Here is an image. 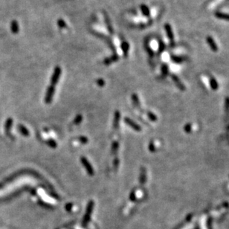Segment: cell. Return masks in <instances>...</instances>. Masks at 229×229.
<instances>
[{
    "instance_id": "1",
    "label": "cell",
    "mask_w": 229,
    "mask_h": 229,
    "mask_svg": "<svg viewBox=\"0 0 229 229\" xmlns=\"http://www.w3.org/2000/svg\"><path fill=\"white\" fill-rule=\"evenodd\" d=\"M61 68L59 67V66H57L55 69V70H54L53 74H52L51 78V86L55 87L57 83H58L59 78H60V75H61Z\"/></svg>"
},
{
    "instance_id": "2",
    "label": "cell",
    "mask_w": 229,
    "mask_h": 229,
    "mask_svg": "<svg viewBox=\"0 0 229 229\" xmlns=\"http://www.w3.org/2000/svg\"><path fill=\"white\" fill-rule=\"evenodd\" d=\"M164 29H165L166 31V34L168 36V39L170 40V46L173 47L175 45V42H174V34H173V30H172V28H171V25H170L169 23H166L164 25Z\"/></svg>"
},
{
    "instance_id": "3",
    "label": "cell",
    "mask_w": 229,
    "mask_h": 229,
    "mask_svg": "<svg viewBox=\"0 0 229 229\" xmlns=\"http://www.w3.org/2000/svg\"><path fill=\"white\" fill-rule=\"evenodd\" d=\"M80 162L81 164H82V165L85 168V169H86V170H87V173H88L89 176H93L94 175V170H93V168H92V164H90L88 160H87V159L86 158V157L84 156H82L80 158Z\"/></svg>"
},
{
    "instance_id": "4",
    "label": "cell",
    "mask_w": 229,
    "mask_h": 229,
    "mask_svg": "<svg viewBox=\"0 0 229 229\" xmlns=\"http://www.w3.org/2000/svg\"><path fill=\"white\" fill-rule=\"evenodd\" d=\"M55 87L53 86H50L48 87L47 90H46V93L45 95V102L47 104H50L53 99V96L55 95Z\"/></svg>"
},
{
    "instance_id": "5",
    "label": "cell",
    "mask_w": 229,
    "mask_h": 229,
    "mask_svg": "<svg viewBox=\"0 0 229 229\" xmlns=\"http://www.w3.org/2000/svg\"><path fill=\"white\" fill-rule=\"evenodd\" d=\"M124 122H125L126 123H127V125L129 126V127H131V128H132L134 130L136 131H141V127H140L138 124H137V123H136V122L134 121H132V119H130L129 118H124Z\"/></svg>"
},
{
    "instance_id": "6",
    "label": "cell",
    "mask_w": 229,
    "mask_h": 229,
    "mask_svg": "<svg viewBox=\"0 0 229 229\" xmlns=\"http://www.w3.org/2000/svg\"><path fill=\"white\" fill-rule=\"evenodd\" d=\"M206 41H207V43H208V45L209 46V47L211 48V49L212 51H214V52H217V51H218V46H217V43H216V42L214 41L213 37H211V36H208V37H206Z\"/></svg>"
},
{
    "instance_id": "7",
    "label": "cell",
    "mask_w": 229,
    "mask_h": 229,
    "mask_svg": "<svg viewBox=\"0 0 229 229\" xmlns=\"http://www.w3.org/2000/svg\"><path fill=\"white\" fill-rule=\"evenodd\" d=\"M121 119V113L119 111H115L114 114V121H113V126L114 128L116 129L118 128L119 126V122H120Z\"/></svg>"
},
{
    "instance_id": "8",
    "label": "cell",
    "mask_w": 229,
    "mask_h": 229,
    "mask_svg": "<svg viewBox=\"0 0 229 229\" xmlns=\"http://www.w3.org/2000/svg\"><path fill=\"white\" fill-rule=\"evenodd\" d=\"M11 31L14 34H16L19 33L20 27H19V24H18L17 21H16V20H13L11 22Z\"/></svg>"
},
{
    "instance_id": "9",
    "label": "cell",
    "mask_w": 229,
    "mask_h": 229,
    "mask_svg": "<svg viewBox=\"0 0 229 229\" xmlns=\"http://www.w3.org/2000/svg\"><path fill=\"white\" fill-rule=\"evenodd\" d=\"M214 15H215L216 17L219 19V20H223L229 22V14L222 12H216Z\"/></svg>"
},
{
    "instance_id": "10",
    "label": "cell",
    "mask_w": 229,
    "mask_h": 229,
    "mask_svg": "<svg viewBox=\"0 0 229 229\" xmlns=\"http://www.w3.org/2000/svg\"><path fill=\"white\" fill-rule=\"evenodd\" d=\"M18 129H19V131H20V133H21L22 136H25V137L29 136V131H28V129L25 127V126L22 125V124L18 125Z\"/></svg>"
},
{
    "instance_id": "11",
    "label": "cell",
    "mask_w": 229,
    "mask_h": 229,
    "mask_svg": "<svg viewBox=\"0 0 229 229\" xmlns=\"http://www.w3.org/2000/svg\"><path fill=\"white\" fill-rule=\"evenodd\" d=\"M141 11L142 12V14L145 16H150V11L149 7L146 5H141Z\"/></svg>"
},
{
    "instance_id": "12",
    "label": "cell",
    "mask_w": 229,
    "mask_h": 229,
    "mask_svg": "<svg viewBox=\"0 0 229 229\" xmlns=\"http://www.w3.org/2000/svg\"><path fill=\"white\" fill-rule=\"evenodd\" d=\"M170 58L174 63H181L185 60V57H183L176 56V55H171Z\"/></svg>"
},
{
    "instance_id": "13",
    "label": "cell",
    "mask_w": 229,
    "mask_h": 229,
    "mask_svg": "<svg viewBox=\"0 0 229 229\" xmlns=\"http://www.w3.org/2000/svg\"><path fill=\"white\" fill-rule=\"evenodd\" d=\"M129 48V46L128 42H122V43H121V49H122V51H123V54H124V55H126V56H127V53H128Z\"/></svg>"
},
{
    "instance_id": "14",
    "label": "cell",
    "mask_w": 229,
    "mask_h": 229,
    "mask_svg": "<svg viewBox=\"0 0 229 229\" xmlns=\"http://www.w3.org/2000/svg\"><path fill=\"white\" fill-rule=\"evenodd\" d=\"M118 148H119V144H118V141H114L112 143L111 147V151L112 153V154H115L118 152Z\"/></svg>"
},
{
    "instance_id": "15",
    "label": "cell",
    "mask_w": 229,
    "mask_h": 229,
    "mask_svg": "<svg viewBox=\"0 0 229 229\" xmlns=\"http://www.w3.org/2000/svg\"><path fill=\"white\" fill-rule=\"evenodd\" d=\"M13 124V119L12 118H8L7 121H6L5 123V130L7 132V133H9L10 132V129H11V127H12Z\"/></svg>"
},
{
    "instance_id": "16",
    "label": "cell",
    "mask_w": 229,
    "mask_h": 229,
    "mask_svg": "<svg viewBox=\"0 0 229 229\" xmlns=\"http://www.w3.org/2000/svg\"><path fill=\"white\" fill-rule=\"evenodd\" d=\"M140 183L141 185L145 183V181H146V173H145V170L144 168H142L141 171V176H140Z\"/></svg>"
},
{
    "instance_id": "17",
    "label": "cell",
    "mask_w": 229,
    "mask_h": 229,
    "mask_svg": "<svg viewBox=\"0 0 229 229\" xmlns=\"http://www.w3.org/2000/svg\"><path fill=\"white\" fill-rule=\"evenodd\" d=\"M82 120H83V117H82V115H81V114H78V115L74 118V121H73V123H74V125H78V124H80V123L82 122Z\"/></svg>"
},
{
    "instance_id": "18",
    "label": "cell",
    "mask_w": 229,
    "mask_h": 229,
    "mask_svg": "<svg viewBox=\"0 0 229 229\" xmlns=\"http://www.w3.org/2000/svg\"><path fill=\"white\" fill-rule=\"evenodd\" d=\"M47 144L48 146H49L51 148H56L57 147V144L56 141L53 139H49L48 141H47Z\"/></svg>"
},
{
    "instance_id": "19",
    "label": "cell",
    "mask_w": 229,
    "mask_h": 229,
    "mask_svg": "<svg viewBox=\"0 0 229 229\" xmlns=\"http://www.w3.org/2000/svg\"><path fill=\"white\" fill-rule=\"evenodd\" d=\"M165 49V45H164V42L162 40H159V54L162 53L163 51Z\"/></svg>"
},
{
    "instance_id": "20",
    "label": "cell",
    "mask_w": 229,
    "mask_h": 229,
    "mask_svg": "<svg viewBox=\"0 0 229 229\" xmlns=\"http://www.w3.org/2000/svg\"><path fill=\"white\" fill-rule=\"evenodd\" d=\"M132 101H133V103H134L135 105H136V106H139V100H138V97L137 95L133 94V95H132Z\"/></svg>"
},
{
    "instance_id": "21",
    "label": "cell",
    "mask_w": 229,
    "mask_h": 229,
    "mask_svg": "<svg viewBox=\"0 0 229 229\" xmlns=\"http://www.w3.org/2000/svg\"><path fill=\"white\" fill-rule=\"evenodd\" d=\"M78 141H79L81 144H85L88 143L89 140H88V138L86 137V136H80V137L78 138Z\"/></svg>"
},
{
    "instance_id": "22",
    "label": "cell",
    "mask_w": 229,
    "mask_h": 229,
    "mask_svg": "<svg viewBox=\"0 0 229 229\" xmlns=\"http://www.w3.org/2000/svg\"><path fill=\"white\" fill-rule=\"evenodd\" d=\"M57 25H58V26L61 28H64L66 27V23L64 22V20H61V19L58 20V21H57Z\"/></svg>"
},
{
    "instance_id": "23",
    "label": "cell",
    "mask_w": 229,
    "mask_h": 229,
    "mask_svg": "<svg viewBox=\"0 0 229 229\" xmlns=\"http://www.w3.org/2000/svg\"><path fill=\"white\" fill-rule=\"evenodd\" d=\"M162 72L164 74H167L168 73V66L165 64L162 65Z\"/></svg>"
},
{
    "instance_id": "24",
    "label": "cell",
    "mask_w": 229,
    "mask_h": 229,
    "mask_svg": "<svg viewBox=\"0 0 229 229\" xmlns=\"http://www.w3.org/2000/svg\"><path fill=\"white\" fill-rule=\"evenodd\" d=\"M118 164H119V159H118V158H116V159H114V161H113V165H114V168H115V169L118 168Z\"/></svg>"
},
{
    "instance_id": "25",
    "label": "cell",
    "mask_w": 229,
    "mask_h": 229,
    "mask_svg": "<svg viewBox=\"0 0 229 229\" xmlns=\"http://www.w3.org/2000/svg\"><path fill=\"white\" fill-rule=\"evenodd\" d=\"M129 199H130L131 201H134L135 199H136V194H135L134 190L131 191V194L129 195Z\"/></svg>"
},
{
    "instance_id": "26",
    "label": "cell",
    "mask_w": 229,
    "mask_h": 229,
    "mask_svg": "<svg viewBox=\"0 0 229 229\" xmlns=\"http://www.w3.org/2000/svg\"><path fill=\"white\" fill-rule=\"evenodd\" d=\"M97 83L99 87H104V84H105V82H104V80L103 79H98L97 80Z\"/></svg>"
},
{
    "instance_id": "27",
    "label": "cell",
    "mask_w": 229,
    "mask_h": 229,
    "mask_svg": "<svg viewBox=\"0 0 229 229\" xmlns=\"http://www.w3.org/2000/svg\"><path fill=\"white\" fill-rule=\"evenodd\" d=\"M146 48H147V52L149 53V55H150L151 57L153 56V51H152L151 48L149 47V46H146Z\"/></svg>"
}]
</instances>
